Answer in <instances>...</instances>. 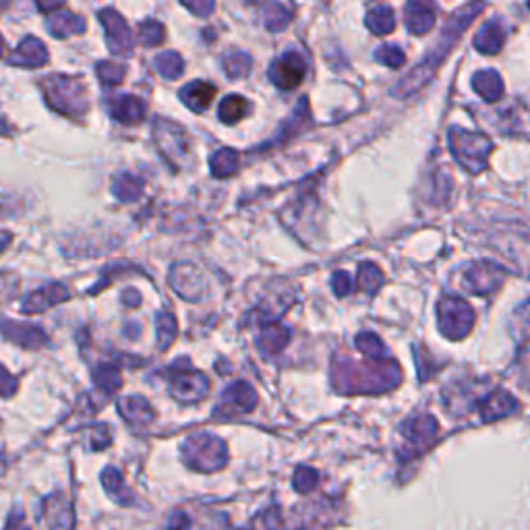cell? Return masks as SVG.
I'll return each mask as SVG.
<instances>
[{
  "mask_svg": "<svg viewBox=\"0 0 530 530\" xmlns=\"http://www.w3.org/2000/svg\"><path fill=\"white\" fill-rule=\"evenodd\" d=\"M483 9H485V5L475 3V5H466V7H462L460 11H456V13L450 17V21L446 23L444 32H441V36H439L437 44L433 46V50H431V52L423 58V61L417 65V69H412V71H410V73L398 83V87L394 90V94L400 96V98H406V96H410V94L419 92L421 87H425V85L433 79V75L437 73V69H439L441 65H444V61L448 58L450 50L458 44L460 36L466 32V27L475 21V17H477Z\"/></svg>",
  "mask_w": 530,
  "mask_h": 530,
  "instance_id": "obj_1",
  "label": "cell"
},
{
  "mask_svg": "<svg viewBox=\"0 0 530 530\" xmlns=\"http://www.w3.org/2000/svg\"><path fill=\"white\" fill-rule=\"evenodd\" d=\"M402 379L400 365L392 359L352 363L342 361L334 367V388L340 394H384L394 390Z\"/></svg>",
  "mask_w": 530,
  "mask_h": 530,
  "instance_id": "obj_2",
  "label": "cell"
},
{
  "mask_svg": "<svg viewBox=\"0 0 530 530\" xmlns=\"http://www.w3.org/2000/svg\"><path fill=\"white\" fill-rule=\"evenodd\" d=\"M448 143H450L452 156L466 172L481 174L489 166L493 141L485 133L452 127L448 133Z\"/></svg>",
  "mask_w": 530,
  "mask_h": 530,
  "instance_id": "obj_3",
  "label": "cell"
},
{
  "mask_svg": "<svg viewBox=\"0 0 530 530\" xmlns=\"http://www.w3.org/2000/svg\"><path fill=\"white\" fill-rule=\"evenodd\" d=\"M42 90L46 94L48 104L65 116H83L90 108L87 102L85 83L77 77L52 75L42 81Z\"/></svg>",
  "mask_w": 530,
  "mask_h": 530,
  "instance_id": "obj_4",
  "label": "cell"
},
{
  "mask_svg": "<svg viewBox=\"0 0 530 530\" xmlns=\"http://www.w3.org/2000/svg\"><path fill=\"white\" fill-rule=\"evenodd\" d=\"M183 458L191 468L201 470V473H214V470L226 466L228 450L220 437L212 433H197L183 444Z\"/></svg>",
  "mask_w": 530,
  "mask_h": 530,
  "instance_id": "obj_5",
  "label": "cell"
},
{
  "mask_svg": "<svg viewBox=\"0 0 530 530\" xmlns=\"http://www.w3.org/2000/svg\"><path fill=\"white\" fill-rule=\"evenodd\" d=\"M475 309L460 297H444L437 303V326L448 340H464L475 328Z\"/></svg>",
  "mask_w": 530,
  "mask_h": 530,
  "instance_id": "obj_6",
  "label": "cell"
},
{
  "mask_svg": "<svg viewBox=\"0 0 530 530\" xmlns=\"http://www.w3.org/2000/svg\"><path fill=\"white\" fill-rule=\"evenodd\" d=\"M170 394L185 404L203 400L210 392V381L201 371L193 369L189 363H174L168 369Z\"/></svg>",
  "mask_w": 530,
  "mask_h": 530,
  "instance_id": "obj_7",
  "label": "cell"
},
{
  "mask_svg": "<svg viewBox=\"0 0 530 530\" xmlns=\"http://www.w3.org/2000/svg\"><path fill=\"white\" fill-rule=\"evenodd\" d=\"M504 280H506V270L502 265L491 261H477L464 272L462 286L468 292L477 294V297H491V294L502 288Z\"/></svg>",
  "mask_w": 530,
  "mask_h": 530,
  "instance_id": "obj_8",
  "label": "cell"
},
{
  "mask_svg": "<svg viewBox=\"0 0 530 530\" xmlns=\"http://www.w3.org/2000/svg\"><path fill=\"white\" fill-rule=\"evenodd\" d=\"M305 75H307V61L297 50H288L282 56H278L268 71L270 81L286 92L299 87Z\"/></svg>",
  "mask_w": 530,
  "mask_h": 530,
  "instance_id": "obj_9",
  "label": "cell"
},
{
  "mask_svg": "<svg viewBox=\"0 0 530 530\" xmlns=\"http://www.w3.org/2000/svg\"><path fill=\"white\" fill-rule=\"evenodd\" d=\"M154 139L160 147V152L164 154V158L174 166H179L181 158L189 152L185 131L179 125H174L172 121L158 119L154 123Z\"/></svg>",
  "mask_w": 530,
  "mask_h": 530,
  "instance_id": "obj_10",
  "label": "cell"
},
{
  "mask_svg": "<svg viewBox=\"0 0 530 530\" xmlns=\"http://www.w3.org/2000/svg\"><path fill=\"white\" fill-rule=\"evenodd\" d=\"M257 404V394L255 390L245 384V381H234L232 386H228L222 394V402L216 408V417H239L245 412H251Z\"/></svg>",
  "mask_w": 530,
  "mask_h": 530,
  "instance_id": "obj_11",
  "label": "cell"
},
{
  "mask_svg": "<svg viewBox=\"0 0 530 530\" xmlns=\"http://www.w3.org/2000/svg\"><path fill=\"white\" fill-rule=\"evenodd\" d=\"M98 17L106 29V42H108L110 52L119 54V56H129L133 50V36L129 32L125 19L114 9H104Z\"/></svg>",
  "mask_w": 530,
  "mask_h": 530,
  "instance_id": "obj_12",
  "label": "cell"
},
{
  "mask_svg": "<svg viewBox=\"0 0 530 530\" xmlns=\"http://www.w3.org/2000/svg\"><path fill=\"white\" fill-rule=\"evenodd\" d=\"M170 284L187 301H199L205 292L201 272L193 263H179L170 270Z\"/></svg>",
  "mask_w": 530,
  "mask_h": 530,
  "instance_id": "obj_13",
  "label": "cell"
},
{
  "mask_svg": "<svg viewBox=\"0 0 530 530\" xmlns=\"http://www.w3.org/2000/svg\"><path fill=\"white\" fill-rule=\"evenodd\" d=\"M437 431H439L437 421L431 415H417L402 425V435L408 441V446L417 450L431 446Z\"/></svg>",
  "mask_w": 530,
  "mask_h": 530,
  "instance_id": "obj_14",
  "label": "cell"
},
{
  "mask_svg": "<svg viewBox=\"0 0 530 530\" xmlns=\"http://www.w3.org/2000/svg\"><path fill=\"white\" fill-rule=\"evenodd\" d=\"M69 299V290L63 284H48L36 292L29 294L21 303V313H42L48 307H54Z\"/></svg>",
  "mask_w": 530,
  "mask_h": 530,
  "instance_id": "obj_15",
  "label": "cell"
},
{
  "mask_svg": "<svg viewBox=\"0 0 530 530\" xmlns=\"http://www.w3.org/2000/svg\"><path fill=\"white\" fill-rule=\"evenodd\" d=\"M7 63L23 69H40L48 63V50L38 38H25L7 58Z\"/></svg>",
  "mask_w": 530,
  "mask_h": 530,
  "instance_id": "obj_16",
  "label": "cell"
},
{
  "mask_svg": "<svg viewBox=\"0 0 530 530\" xmlns=\"http://www.w3.org/2000/svg\"><path fill=\"white\" fill-rule=\"evenodd\" d=\"M518 408L516 398L502 390V388H495L493 392H489L481 402H479V410L483 415V421H497L502 417H508L510 412H514Z\"/></svg>",
  "mask_w": 530,
  "mask_h": 530,
  "instance_id": "obj_17",
  "label": "cell"
},
{
  "mask_svg": "<svg viewBox=\"0 0 530 530\" xmlns=\"http://www.w3.org/2000/svg\"><path fill=\"white\" fill-rule=\"evenodd\" d=\"M3 332H5L7 340H11L23 348H40V346L48 344V338L44 336V332L40 328L29 326V323H17V321L5 319Z\"/></svg>",
  "mask_w": 530,
  "mask_h": 530,
  "instance_id": "obj_18",
  "label": "cell"
},
{
  "mask_svg": "<svg viewBox=\"0 0 530 530\" xmlns=\"http://www.w3.org/2000/svg\"><path fill=\"white\" fill-rule=\"evenodd\" d=\"M404 21L412 36H425L435 25V7L429 3H408L404 9Z\"/></svg>",
  "mask_w": 530,
  "mask_h": 530,
  "instance_id": "obj_19",
  "label": "cell"
},
{
  "mask_svg": "<svg viewBox=\"0 0 530 530\" xmlns=\"http://www.w3.org/2000/svg\"><path fill=\"white\" fill-rule=\"evenodd\" d=\"M119 410L123 419L137 427V429H143L150 425L154 421V410L150 406V402L143 400L141 396H127V398H121L119 400Z\"/></svg>",
  "mask_w": 530,
  "mask_h": 530,
  "instance_id": "obj_20",
  "label": "cell"
},
{
  "mask_svg": "<svg viewBox=\"0 0 530 530\" xmlns=\"http://www.w3.org/2000/svg\"><path fill=\"white\" fill-rule=\"evenodd\" d=\"M110 114L114 116L116 121H121L125 125H135L141 123L143 116L147 112V106L143 100L135 98V96H119V98H112L108 102Z\"/></svg>",
  "mask_w": 530,
  "mask_h": 530,
  "instance_id": "obj_21",
  "label": "cell"
},
{
  "mask_svg": "<svg viewBox=\"0 0 530 530\" xmlns=\"http://www.w3.org/2000/svg\"><path fill=\"white\" fill-rule=\"evenodd\" d=\"M44 524L48 530H71L73 528V510L63 495H54L48 499L44 508Z\"/></svg>",
  "mask_w": 530,
  "mask_h": 530,
  "instance_id": "obj_22",
  "label": "cell"
},
{
  "mask_svg": "<svg viewBox=\"0 0 530 530\" xmlns=\"http://www.w3.org/2000/svg\"><path fill=\"white\" fill-rule=\"evenodd\" d=\"M216 94H218V90L212 83H208V81H193L187 87H183L181 100L193 112H203V110H208V106L212 104Z\"/></svg>",
  "mask_w": 530,
  "mask_h": 530,
  "instance_id": "obj_23",
  "label": "cell"
},
{
  "mask_svg": "<svg viewBox=\"0 0 530 530\" xmlns=\"http://www.w3.org/2000/svg\"><path fill=\"white\" fill-rule=\"evenodd\" d=\"M506 44V29L499 21H487L475 36V48L483 54H497Z\"/></svg>",
  "mask_w": 530,
  "mask_h": 530,
  "instance_id": "obj_24",
  "label": "cell"
},
{
  "mask_svg": "<svg viewBox=\"0 0 530 530\" xmlns=\"http://www.w3.org/2000/svg\"><path fill=\"white\" fill-rule=\"evenodd\" d=\"M288 342H290V330L278 321L268 323L257 336V346L265 352V355H276V352L286 348Z\"/></svg>",
  "mask_w": 530,
  "mask_h": 530,
  "instance_id": "obj_25",
  "label": "cell"
},
{
  "mask_svg": "<svg viewBox=\"0 0 530 530\" xmlns=\"http://www.w3.org/2000/svg\"><path fill=\"white\" fill-rule=\"evenodd\" d=\"M48 29L54 38H67V36L83 34L85 32V19L63 9V13H50Z\"/></svg>",
  "mask_w": 530,
  "mask_h": 530,
  "instance_id": "obj_26",
  "label": "cell"
},
{
  "mask_svg": "<svg viewBox=\"0 0 530 530\" xmlns=\"http://www.w3.org/2000/svg\"><path fill=\"white\" fill-rule=\"evenodd\" d=\"M473 87L475 92L485 100V102H499L504 98V81L499 77L497 71H479L473 77Z\"/></svg>",
  "mask_w": 530,
  "mask_h": 530,
  "instance_id": "obj_27",
  "label": "cell"
},
{
  "mask_svg": "<svg viewBox=\"0 0 530 530\" xmlns=\"http://www.w3.org/2000/svg\"><path fill=\"white\" fill-rule=\"evenodd\" d=\"M365 23L369 27V32H373L375 36H388V34H392L394 29H396L394 11L388 5H379V7L371 9L367 13Z\"/></svg>",
  "mask_w": 530,
  "mask_h": 530,
  "instance_id": "obj_28",
  "label": "cell"
},
{
  "mask_svg": "<svg viewBox=\"0 0 530 530\" xmlns=\"http://www.w3.org/2000/svg\"><path fill=\"white\" fill-rule=\"evenodd\" d=\"M249 110H251V106L243 96H226L218 108V114H220L222 123L234 125V123L243 121Z\"/></svg>",
  "mask_w": 530,
  "mask_h": 530,
  "instance_id": "obj_29",
  "label": "cell"
},
{
  "mask_svg": "<svg viewBox=\"0 0 530 530\" xmlns=\"http://www.w3.org/2000/svg\"><path fill=\"white\" fill-rule=\"evenodd\" d=\"M102 483H104L106 491H108L119 504H125V506H127V504L133 502V497H131V493L127 491L125 481H123L121 473H119V470H116V468H106V470H104V473H102Z\"/></svg>",
  "mask_w": 530,
  "mask_h": 530,
  "instance_id": "obj_30",
  "label": "cell"
},
{
  "mask_svg": "<svg viewBox=\"0 0 530 530\" xmlns=\"http://www.w3.org/2000/svg\"><path fill=\"white\" fill-rule=\"evenodd\" d=\"M156 71L164 77V79H179L185 71V63H183V58L181 54H176V52H162L156 56Z\"/></svg>",
  "mask_w": 530,
  "mask_h": 530,
  "instance_id": "obj_31",
  "label": "cell"
},
{
  "mask_svg": "<svg viewBox=\"0 0 530 530\" xmlns=\"http://www.w3.org/2000/svg\"><path fill=\"white\" fill-rule=\"evenodd\" d=\"M210 164H212V174L216 176V179H228V176L239 166V154L224 147V150L216 152L210 158Z\"/></svg>",
  "mask_w": 530,
  "mask_h": 530,
  "instance_id": "obj_32",
  "label": "cell"
},
{
  "mask_svg": "<svg viewBox=\"0 0 530 530\" xmlns=\"http://www.w3.org/2000/svg\"><path fill=\"white\" fill-rule=\"evenodd\" d=\"M94 379L96 384L102 392L106 394H114L116 390H119L123 386V379H121V373H119V367L116 365H110V363H104L100 365L96 371H94Z\"/></svg>",
  "mask_w": 530,
  "mask_h": 530,
  "instance_id": "obj_33",
  "label": "cell"
},
{
  "mask_svg": "<svg viewBox=\"0 0 530 530\" xmlns=\"http://www.w3.org/2000/svg\"><path fill=\"white\" fill-rule=\"evenodd\" d=\"M112 191H114V195L119 197L123 203H131V201H137L141 197L143 185L135 179L133 174H121L119 179L114 181Z\"/></svg>",
  "mask_w": 530,
  "mask_h": 530,
  "instance_id": "obj_34",
  "label": "cell"
},
{
  "mask_svg": "<svg viewBox=\"0 0 530 530\" xmlns=\"http://www.w3.org/2000/svg\"><path fill=\"white\" fill-rule=\"evenodd\" d=\"M292 19V11L280 3H270L263 7V23L270 32H280Z\"/></svg>",
  "mask_w": 530,
  "mask_h": 530,
  "instance_id": "obj_35",
  "label": "cell"
},
{
  "mask_svg": "<svg viewBox=\"0 0 530 530\" xmlns=\"http://www.w3.org/2000/svg\"><path fill=\"white\" fill-rule=\"evenodd\" d=\"M222 65L230 79H241L251 71V56L247 52H228L222 58Z\"/></svg>",
  "mask_w": 530,
  "mask_h": 530,
  "instance_id": "obj_36",
  "label": "cell"
},
{
  "mask_svg": "<svg viewBox=\"0 0 530 530\" xmlns=\"http://www.w3.org/2000/svg\"><path fill=\"white\" fill-rule=\"evenodd\" d=\"M510 330H512V336L520 344H526L530 340V301L520 305L514 311V317L510 321Z\"/></svg>",
  "mask_w": 530,
  "mask_h": 530,
  "instance_id": "obj_37",
  "label": "cell"
},
{
  "mask_svg": "<svg viewBox=\"0 0 530 530\" xmlns=\"http://www.w3.org/2000/svg\"><path fill=\"white\" fill-rule=\"evenodd\" d=\"M355 342H357V348L369 361H381L386 357L384 342H381L373 332H361Z\"/></svg>",
  "mask_w": 530,
  "mask_h": 530,
  "instance_id": "obj_38",
  "label": "cell"
},
{
  "mask_svg": "<svg viewBox=\"0 0 530 530\" xmlns=\"http://www.w3.org/2000/svg\"><path fill=\"white\" fill-rule=\"evenodd\" d=\"M156 330H158V346H160V350H168L170 344L176 338V330H179V326H176L174 315L172 313H160L156 317Z\"/></svg>",
  "mask_w": 530,
  "mask_h": 530,
  "instance_id": "obj_39",
  "label": "cell"
},
{
  "mask_svg": "<svg viewBox=\"0 0 530 530\" xmlns=\"http://www.w3.org/2000/svg\"><path fill=\"white\" fill-rule=\"evenodd\" d=\"M164 40V25L156 19H147L139 25V42L143 46H160Z\"/></svg>",
  "mask_w": 530,
  "mask_h": 530,
  "instance_id": "obj_40",
  "label": "cell"
},
{
  "mask_svg": "<svg viewBox=\"0 0 530 530\" xmlns=\"http://www.w3.org/2000/svg\"><path fill=\"white\" fill-rule=\"evenodd\" d=\"M384 282V276H381L379 268L373 263H363L361 270H359V286L367 292V294H375Z\"/></svg>",
  "mask_w": 530,
  "mask_h": 530,
  "instance_id": "obj_41",
  "label": "cell"
},
{
  "mask_svg": "<svg viewBox=\"0 0 530 530\" xmlns=\"http://www.w3.org/2000/svg\"><path fill=\"white\" fill-rule=\"evenodd\" d=\"M375 61L384 63V65L390 67V69H400V67L406 63V54H404L398 46L386 44V46L377 48V52H375Z\"/></svg>",
  "mask_w": 530,
  "mask_h": 530,
  "instance_id": "obj_42",
  "label": "cell"
},
{
  "mask_svg": "<svg viewBox=\"0 0 530 530\" xmlns=\"http://www.w3.org/2000/svg\"><path fill=\"white\" fill-rule=\"evenodd\" d=\"M280 526H282L280 510H278V508H270V510L259 512V514L251 520L249 530H280Z\"/></svg>",
  "mask_w": 530,
  "mask_h": 530,
  "instance_id": "obj_43",
  "label": "cell"
},
{
  "mask_svg": "<svg viewBox=\"0 0 530 530\" xmlns=\"http://www.w3.org/2000/svg\"><path fill=\"white\" fill-rule=\"evenodd\" d=\"M127 75V69L123 65H116L110 61H104L98 65V77L104 85H119Z\"/></svg>",
  "mask_w": 530,
  "mask_h": 530,
  "instance_id": "obj_44",
  "label": "cell"
},
{
  "mask_svg": "<svg viewBox=\"0 0 530 530\" xmlns=\"http://www.w3.org/2000/svg\"><path fill=\"white\" fill-rule=\"evenodd\" d=\"M317 479H319V477H317V473H315L313 468H309V466H301V468L297 470V475H294V487H297V491H301V493H309V491L315 489Z\"/></svg>",
  "mask_w": 530,
  "mask_h": 530,
  "instance_id": "obj_45",
  "label": "cell"
},
{
  "mask_svg": "<svg viewBox=\"0 0 530 530\" xmlns=\"http://www.w3.org/2000/svg\"><path fill=\"white\" fill-rule=\"evenodd\" d=\"M332 286H334L336 297H346V294L352 290V280L346 272H336L332 278Z\"/></svg>",
  "mask_w": 530,
  "mask_h": 530,
  "instance_id": "obj_46",
  "label": "cell"
},
{
  "mask_svg": "<svg viewBox=\"0 0 530 530\" xmlns=\"http://www.w3.org/2000/svg\"><path fill=\"white\" fill-rule=\"evenodd\" d=\"M185 9H189L191 13L199 15V17H210V13L216 9L214 3H185Z\"/></svg>",
  "mask_w": 530,
  "mask_h": 530,
  "instance_id": "obj_47",
  "label": "cell"
},
{
  "mask_svg": "<svg viewBox=\"0 0 530 530\" xmlns=\"http://www.w3.org/2000/svg\"><path fill=\"white\" fill-rule=\"evenodd\" d=\"M5 530H29L27 528V524H25V520H23V516L19 514H13L11 518H9V522H7V526H5Z\"/></svg>",
  "mask_w": 530,
  "mask_h": 530,
  "instance_id": "obj_48",
  "label": "cell"
},
{
  "mask_svg": "<svg viewBox=\"0 0 530 530\" xmlns=\"http://www.w3.org/2000/svg\"><path fill=\"white\" fill-rule=\"evenodd\" d=\"M123 303L129 305V307H131V305L137 307V305L141 303V301H139V292H137V290H131V288L125 290V292H123Z\"/></svg>",
  "mask_w": 530,
  "mask_h": 530,
  "instance_id": "obj_49",
  "label": "cell"
},
{
  "mask_svg": "<svg viewBox=\"0 0 530 530\" xmlns=\"http://www.w3.org/2000/svg\"><path fill=\"white\" fill-rule=\"evenodd\" d=\"M528 9H530V3H528Z\"/></svg>",
  "mask_w": 530,
  "mask_h": 530,
  "instance_id": "obj_50",
  "label": "cell"
}]
</instances>
